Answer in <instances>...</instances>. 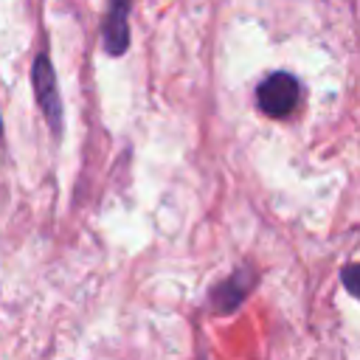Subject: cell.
Listing matches in <instances>:
<instances>
[{
    "mask_svg": "<svg viewBox=\"0 0 360 360\" xmlns=\"http://www.w3.org/2000/svg\"><path fill=\"white\" fill-rule=\"evenodd\" d=\"M298 79L287 70H276L256 87V104L267 118H287L298 104Z\"/></svg>",
    "mask_w": 360,
    "mask_h": 360,
    "instance_id": "6da1fadb",
    "label": "cell"
},
{
    "mask_svg": "<svg viewBox=\"0 0 360 360\" xmlns=\"http://www.w3.org/2000/svg\"><path fill=\"white\" fill-rule=\"evenodd\" d=\"M31 84H34L37 104H39L45 121L51 124V132L59 135L62 132V98H59V90H56V73H53L48 51L37 53L34 68H31Z\"/></svg>",
    "mask_w": 360,
    "mask_h": 360,
    "instance_id": "7a4b0ae2",
    "label": "cell"
},
{
    "mask_svg": "<svg viewBox=\"0 0 360 360\" xmlns=\"http://www.w3.org/2000/svg\"><path fill=\"white\" fill-rule=\"evenodd\" d=\"M129 8H132V0H110L107 3L101 37H104V51L110 56H121L129 48Z\"/></svg>",
    "mask_w": 360,
    "mask_h": 360,
    "instance_id": "3957f363",
    "label": "cell"
},
{
    "mask_svg": "<svg viewBox=\"0 0 360 360\" xmlns=\"http://www.w3.org/2000/svg\"><path fill=\"white\" fill-rule=\"evenodd\" d=\"M250 278H253V273L248 270V267H239L233 276H228L219 287H214V292H211V301H214V309L217 312H231V309H236L239 304H242V298L248 295V290H250Z\"/></svg>",
    "mask_w": 360,
    "mask_h": 360,
    "instance_id": "277c9868",
    "label": "cell"
},
{
    "mask_svg": "<svg viewBox=\"0 0 360 360\" xmlns=\"http://www.w3.org/2000/svg\"><path fill=\"white\" fill-rule=\"evenodd\" d=\"M354 273H357V264H346V270H343V284H346L349 292H354Z\"/></svg>",
    "mask_w": 360,
    "mask_h": 360,
    "instance_id": "5b68a950",
    "label": "cell"
},
{
    "mask_svg": "<svg viewBox=\"0 0 360 360\" xmlns=\"http://www.w3.org/2000/svg\"><path fill=\"white\" fill-rule=\"evenodd\" d=\"M0 138H3V121H0Z\"/></svg>",
    "mask_w": 360,
    "mask_h": 360,
    "instance_id": "8992f818",
    "label": "cell"
}]
</instances>
